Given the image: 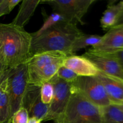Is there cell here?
<instances>
[{
	"mask_svg": "<svg viewBox=\"0 0 123 123\" xmlns=\"http://www.w3.org/2000/svg\"><path fill=\"white\" fill-rule=\"evenodd\" d=\"M32 36L10 24H0V56L8 69L28 62L31 58Z\"/></svg>",
	"mask_w": 123,
	"mask_h": 123,
	"instance_id": "1",
	"label": "cell"
},
{
	"mask_svg": "<svg viewBox=\"0 0 123 123\" xmlns=\"http://www.w3.org/2000/svg\"><path fill=\"white\" fill-rule=\"evenodd\" d=\"M82 34L84 33L77 25L67 22L58 23L38 36H32L31 57L52 51L61 52L68 56L73 55L71 50L73 43Z\"/></svg>",
	"mask_w": 123,
	"mask_h": 123,
	"instance_id": "2",
	"label": "cell"
},
{
	"mask_svg": "<svg viewBox=\"0 0 123 123\" xmlns=\"http://www.w3.org/2000/svg\"><path fill=\"white\" fill-rule=\"evenodd\" d=\"M54 123H105L100 107L72 90L64 112Z\"/></svg>",
	"mask_w": 123,
	"mask_h": 123,
	"instance_id": "3",
	"label": "cell"
},
{
	"mask_svg": "<svg viewBox=\"0 0 123 123\" xmlns=\"http://www.w3.org/2000/svg\"><path fill=\"white\" fill-rule=\"evenodd\" d=\"M7 81L11 123L13 115L22 107L23 98L29 84L27 62L7 70Z\"/></svg>",
	"mask_w": 123,
	"mask_h": 123,
	"instance_id": "4",
	"label": "cell"
},
{
	"mask_svg": "<svg viewBox=\"0 0 123 123\" xmlns=\"http://www.w3.org/2000/svg\"><path fill=\"white\" fill-rule=\"evenodd\" d=\"M71 85L72 90L100 108L112 104L103 85L96 76H78Z\"/></svg>",
	"mask_w": 123,
	"mask_h": 123,
	"instance_id": "5",
	"label": "cell"
},
{
	"mask_svg": "<svg viewBox=\"0 0 123 123\" xmlns=\"http://www.w3.org/2000/svg\"><path fill=\"white\" fill-rule=\"evenodd\" d=\"M96 0H45L40 3L50 6L53 12L61 14L68 22L83 24L82 18Z\"/></svg>",
	"mask_w": 123,
	"mask_h": 123,
	"instance_id": "6",
	"label": "cell"
},
{
	"mask_svg": "<svg viewBox=\"0 0 123 123\" xmlns=\"http://www.w3.org/2000/svg\"><path fill=\"white\" fill-rule=\"evenodd\" d=\"M49 81L54 86V95L43 121H56L64 112L72 94L71 84L62 80L55 74Z\"/></svg>",
	"mask_w": 123,
	"mask_h": 123,
	"instance_id": "7",
	"label": "cell"
},
{
	"mask_svg": "<svg viewBox=\"0 0 123 123\" xmlns=\"http://www.w3.org/2000/svg\"><path fill=\"white\" fill-rule=\"evenodd\" d=\"M83 56L90 60L100 72L123 79V70L117 59L111 53L90 49Z\"/></svg>",
	"mask_w": 123,
	"mask_h": 123,
	"instance_id": "8",
	"label": "cell"
},
{
	"mask_svg": "<svg viewBox=\"0 0 123 123\" xmlns=\"http://www.w3.org/2000/svg\"><path fill=\"white\" fill-rule=\"evenodd\" d=\"M40 88V85L28 84L23 98L22 107L27 111L29 117H35L43 121L49 111V105L42 102Z\"/></svg>",
	"mask_w": 123,
	"mask_h": 123,
	"instance_id": "9",
	"label": "cell"
},
{
	"mask_svg": "<svg viewBox=\"0 0 123 123\" xmlns=\"http://www.w3.org/2000/svg\"><path fill=\"white\" fill-rule=\"evenodd\" d=\"M103 85L112 104L118 105L123 103V79L98 72L96 76Z\"/></svg>",
	"mask_w": 123,
	"mask_h": 123,
	"instance_id": "10",
	"label": "cell"
},
{
	"mask_svg": "<svg viewBox=\"0 0 123 123\" xmlns=\"http://www.w3.org/2000/svg\"><path fill=\"white\" fill-rule=\"evenodd\" d=\"M62 66L69 68L78 76H96L99 72L90 60L82 55L67 56L62 62Z\"/></svg>",
	"mask_w": 123,
	"mask_h": 123,
	"instance_id": "11",
	"label": "cell"
},
{
	"mask_svg": "<svg viewBox=\"0 0 123 123\" xmlns=\"http://www.w3.org/2000/svg\"><path fill=\"white\" fill-rule=\"evenodd\" d=\"M92 49L108 53H113L123 49V26L114 27L102 36L100 43Z\"/></svg>",
	"mask_w": 123,
	"mask_h": 123,
	"instance_id": "12",
	"label": "cell"
},
{
	"mask_svg": "<svg viewBox=\"0 0 123 123\" xmlns=\"http://www.w3.org/2000/svg\"><path fill=\"white\" fill-rule=\"evenodd\" d=\"M67 56L64 53L57 51L46 52L33 55L27 62L28 74H33L50 64L62 62Z\"/></svg>",
	"mask_w": 123,
	"mask_h": 123,
	"instance_id": "13",
	"label": "cell"
},
{
	"mask_svg": "<svg viewBox=\"0 0 123 123\" xmlns=\"http://www.w3.org/2000/svg\"><path fill=\"white\" fill-rule=\"evenodd\" d=\"M7 70L0 78V123H10Z\"/></svg>",
	"mask_w": 123,
	"mask_h": 123,
	"instance_id": "14",
	"label": "cell"
},
{
	"mask_svg": "<svg viewBox=\"0 0 123 123\" xmlns=\"http://www.w3.org/2000/svg\"><path fill=\"white\" fill-rule=\"evenodd\" d=\"M40 2V0H25L22 1L19 12L12 24L16 26L24 28L32 16Z\"/></svg>",
	"mask_w": 123,
	"mask_h": 123,
	"instance_id": "15",
	"label": "cell"
},
{
	"mask_svg": "<svg viewBox=\"0 0 123 123\" xmlns=\"http://www.w3.org/2000/svg\"><path fill=\"white\" fill-rule=\"evenodd\" d=\"M62 62L50 64L36 73L28 74L29 84L42 86L43 83L49 82L56 74L60 67L62 66Z\"/></svg>",
	"mask_w": 123,
	"mask_h": 123,
	"instance_id": "16",
	"label": "cell"
},
{
	"mask_svg": "<svg viewBox=\"0 0 123 123\" xmlns=\"http://www.w3.org/2000/svg\"><path fill=\"white\" fill-rule=\"evenodd\" d=\"M123 5V1L117 4H111L108 5L100 19V26L103 30H109L115 26Z\"/></svg>",
	"mask_w": 123,
	"mask_h": 123,
	"instance_id": "17",
	"label": "cell"
},
{
	"mask_svg": "<svg viewBox=\"0 0 123 123\" xmlns=\"http://www.w3.org/2000/svg\"><path fill=\"white\" fill-rule=\"evenodd\" d=\"M102 40V36L98 35L82 34L76 39L72 47V55H74L76 52L85 49L89 46H95L99 44Z\"/></svg>",
	"mask_w": 123,
	"mask_h": 123,
	"instance_id": "18",
	"label": "cell"
},
{
	"mask_svg": "<svg viewBox=\"0 0 123 123\" xmlns=\"http://www.w3.org/2000/svg\"><path fill=\"white\" fill-rule=\"evenodd\" d=\"M101 109L105 123H123V112L117 105L111 104Z\"/></svg>",
	"mask_w": 123,
	"mask_h": 123,
	"instance_id": "19",
	"label": "cell"
},
{
	"mask_svg": "<svg viewBox=\"0 0 123 123\" xmlns=\"http://www.w3.org/2000/svg\"><path fill=\"white\" fill-rule=\"evenodd\" d=\"M62 22L67 21L66 18L63 16L61 15V14H59L56 12H53L50 15L46 16V17H44V23H43V26L40 28L39 30L34 32V33H31V35H32V36H38L40 34L43 32V31H46L48 28L55 25V24L60 22Z\"/></svg>",
	"mask_w": 123,
	"mask_h": 123,
	"instance_id": "20",
	"label": "cell"
},
{
	"mask_svg": "<svg viewBox=\"0 0 123 123\" xmlns=\"http://www.w3.org/2000/svg\"><path fill=\"white\" fill-rule=\"evenodd\" d=\"M54 95V85L50 81L43 83L40 88V96L42 102L46 105H50Z\"/></svg>",
	"mask_w": 123,
	"mask_h": 123,
	"instance_id": "21",
	"label": "cell"
},
{
	"mask_svg": "<svg viewBox=\"0 0 123 123\" xmlns=\"http://www.w3.org/2000/svg\"><path fill=\"white\" fill-rule=\"evenodd\" d=\"M56 74L58 77L70 84H72L73 82L75 81L78 77V76L73 71L62 66L60 67Z\"/></svg>",
	"mask_w": 123,
	"mask_h": 123,
	"instance_id": "22",
	"label": "cell"
},
{
	"mask_svg": "<svg viewBox=\"0 0 123 123\" xmlns=\"http://www.w3.org/2000/svg\"><path fill=\"white\" fill-rule=\"evenodd\" d=\"M21 0H0V17L9 14Z\"/></svg>",
	"mask_w": 123,
	"mask_h": 123,
	"instance_id": "23",
	"label": "cell"
},
{
	"mask_svg": "<svg viewBox=\"0 0 123 123\" xmlns=\"http://www.w3.org/2000/svg\"><path fill=\"white\" fill-rule=\"evenodd\" d=\"M29 119V114L27 111L21 107L13 115L11 120V123H27Z\"/></svg>",
	"mask_w": 123,
	"mask_h": 123,
	"instance_id": "24",
	"label": "cell"
},
{
	"mask_svg": "<svg viewBox=\"0 0 123 123\" xmlns=\"http://www.w3.org/2000/svg\"><path fill=\"white\" fill-rule=\"evenodd\" d=\"M111 54H112L115 56V57L117 59L123 70V49L117 50V51L111 53Z\"/></svg>",
	"mask_w": 123,
	"mask_h": 123,
	"instance_id": "25",
	"label": "cell"
},
{
	"mask_svg": "<svg viewBox=\"0 0 123 123\" xmlns=\"http://www.w3.org/2000/svg\"><path fill=\"white\" fill-rule=\"evenodd\" d=\"M123 26V5L122 8H121V12H120V14H119L118 16V18L117 20L116 24H115V26H114V27H117V26Z\"/></svg>",
	"mask_w": 123,
	"mask_h": 123,
	"instance_id": "26",
	"label": "cell"
},
{
	"mask_svg": "<svg viewBox=\"0 0 123 123\" xmlns=\"http://www.w3.org/2000/svg\"><path fill=\"white\" fill-rule=\"evenodd\" d=\"M8 68H7L6 66H5L4 63L2 61V58H1V56H0V78L2 77V76L4 74V73L6 72V71Z\"/></svg>",
	"mask_w": 123,
	"mask_h": 123,
	"instance_id": "27",
	"label": "cell"
},
{
	"mask_svg": "<svg viewBox=\"0 0 123 123\" xmlns=\"http://www.w3.org/2000/svg\"><path fill=\"white\" fill-rule=\"evenodd\" d=\"M42 121L35 117H29L27 123H42Z\"/></svg>",
	"mask_w": 123,
	"mask_h": 123,
	"instance_id": "28",
	"label": "cell"
},
{
	"mask_svg": "<svg viewBox=\"0 0 123 123\" xmlns=\"http://www.w3.org/2000/svg\"><path fill=\"white\" fill-rule=\"evenodd\" d=\"M117 106L118 107V108H120L121 111H122V112H123V104L118 105H117Z\"/></svg>",
	"mask_w": 123,
	"mask_h": 123,
	"instance_id": "29",
	"label": "cell"
},
{
	"mask_svg": "<svg viewBox=\"0 0 123 123\" xmlns=\"http://www.w3.org/2000/svg\"></svg>",
	"mask_w": 123,
	"mask_h": 123,
	"instance_id": "30",
	"label": "cell"
},
{
	"mask_svg": "<svg viewBox=\"0 0 123 123\" xmlns=\"http://www.w3.org/2000/svg\"><path fill=\"white\" fill-rule=\"evenodd\" d=\"M122 104H123V103H122Z\"/></svg>",
	"mask_w": 123,
	"mask_h": 123,
	"instance_id": "31",
	"label": "cell"
}]
</instances>
